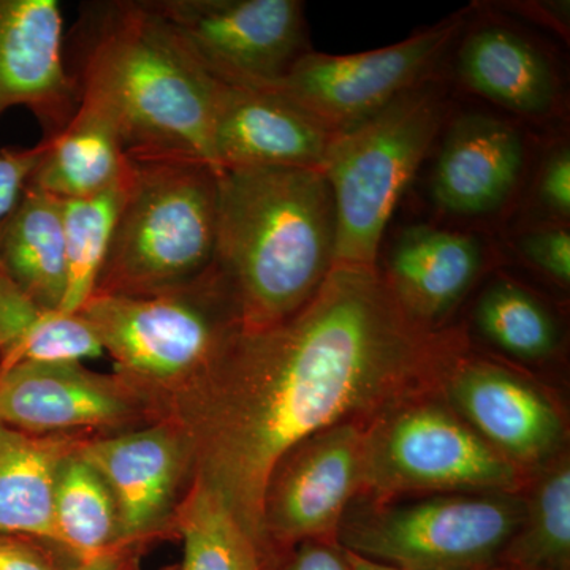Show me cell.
<instances>
[{"instance_id": "obj_1", "label": "cell", "mask_w": 570, "mask_h": 570, "mask_svg": "<svg viewBox=\"0 0 570 570\" xmlns=\"http://www.w3.org/2000/svg\"><path fill=\"white\" fill-rule=\"evenodd\" d=\"M468 340L409 316L377 266L335 265L294 316L232 336L168 412L189 482L223 498L265 558L264 498L276 464L313 434L434 395ZM187 482V483H189Z\"/></svg>"}, {"instance_id": "obj_2", "label": "cell", "mask_w": 570, "mask_h": 570, "mask_svg": "<svg viewBox=\"0 0 570 570\" xmlns=\"http://www.w3.org/2000/svg\"><path fill=\"white\" fill-rule=\"evenodd\" d=\"M63 63L78 102L115 127L129 157L184 154L214 165L220 85L148 0L82 3Z\"/></svg>"}, {"instance_id": "obj_3", "label": "cell", "mask_w": 570, "mask_h": 570, "mask_svg": "<svg viewBox=\"0 0 570 570\" xmlns=\"http://www.w3.org/2000/svg\"><path fill=\"white\" fill-rule=\"evenodd\" d=\"M335 255V200L321 170L219 168L208 273L243 330L294 316L324 284Z\"/></svg>"}, {"instance_id": "obj_4", "label": "cell", "mask_w": 570, "mask_h": 570, "mask_svg": "<svg viewBox=\"0 0 570 570\" xmlns=\"http://www.w3.org/2000/svg\"><path fill=\"white\" fill-rule=\"evenodd\" d=\"M217 175L184 154L135 157L94 294H168L200 279L216 246Z\"/></svg>"}, {"instance_id": "obj_5", "label": "cell", "mask_w": 570, "mask_h": 570, "mask_svg": "<svg viewBox=\"0 0 570 570\" xmlns=\"http://www.w3.org/2000/svg\"><path fill=\"white\" fill-rule=\"evenodd\" d=\"M77 314L115 360L116 376L145 397L159 420L209 373L242 328L208 273L168 294H92Z\"/></svg>"}, {"instance_id": "obj_6", "label": "cell", "mask_w": 570, "mask_h": 570, "mask_svg": "<svg viewBox=\"0 0 570 570\" xmlns=\"http://www.w3.org/2000/svg\"><path fill=\"white\" fill-rule=\"evenodd\" d=\"M450 119L436 78L333 135L322 174L336 209L335 265L377 266L385 228Z\"/></svg>"}, {"instance_id": "obj_7", "label": "cell", "mask_w": 570, "mask_h": 570, "mask_svg": "<svg viewBox=\"0 0 570 570\" xmlns=\"http://www.w3.org/2000/svg\"><path fill=\"white\" fill-rule=\"evenodd\" d=\"M524 499L482 493L436 497L403 505L347 509L341 547L403 570H489L520 530Z\"/></svg>"}, {"instance_id": "obj_8", "label": "cell", "mask_w": 570, "mask_h": 570, "mask_svg": "<svg viewBox=\"0 0 570 570\" xmlns=\"http://www.w3.org/2000/svg\"><path fill=\"white\" fill-rule=\"evenodd\" d=\"M523 478L433 395L390 407L365 428L363 490L381 501L434 490L519 494Z\"/></svg>"}, {"instance_id": "obj_9", "label": "cell", "mask_w": 570, "mask_h": 570, "mask_svg": "<svg viewBox=\"0 0 570 570\" xmlns=\"http://www.w3.org/2000/svg\"><path fill=\"white\" fill-rule=\"evenodd\" d=\"M466 28V11L423 29L400 43L356 55L311 50L272 88L316 119L330 134L346 130L401 94L436 78L450 47Z\"/></svg>"}, {"instance_id": "obj_10", "label": "cell", "mask_w": 570, "mask_h": 570, "mask_svg": "<svg viewBox=\"0 0 570 570\" xmlns=\"http://www.w3.org/2000/svg\"><path fill=\"white\" fill-rule=\"evenodd\" d=\"M206 73L232 88L266 89L311 51L299 0H148Z\"/></svg>"}, {"instance_id": "obj_11", "label": "cell", "mask_w": 570, "mask_h": 570, "mask_svg": "<svg viewBox=\"0 0 570 570\" xmlns=\"http://www.w3.org/2000/svg\"><path fill=\"white\" fill-rule=\"evenodd\" d=\"M365 423L344 422L296 444L276 464L264 498L266 568L285 547L336 538L363 490Z\"/></svg>"}, {"instance_id": "obj_12", "label": "cell", "mask_w": 570, "mask_h": 570, "mask_svg": "<svg viewBox=\"0 0 570 570\" xmlns=\"http://www.w3.org/2000/svg\"><path fill=\"white\" fill-rule=\"evenodd\" d=\"M0 422L45 436L119 433L160 420L121 377L61 360L0 370Z\"/></svg>"}, {"instance_id": "obj_13", "label": "cell", "mask_w": 570, "mask_h": 570, "mask_svg": "<svg viewBox=\"0 0 570 570\" xmlns=\"http://www.w3.org/2000/svg\"><path fill=\"white\" fill-rule=\"evenodd\" d=\"M78 455L97 469L115 498L122 546L142 547L175 531V510L190 475L189 444L181 428L160 420L97 434Z\"/></svg>"}, {"instance_id": "obj_14", "label": "cell", "mask_w": 570, "mask_h": 570, "mask_svg": "<svg viewBox=\"0 0 570 570\" xmlns=\"http://www.w3.org/2000/svg\"><path fill=\"white\" fill-rule=\"evenodd\" d=\"M442 390L468 425L517 466L549 460L560 449L564 425L549 397L504 367L469 355V346Z\"/></svg>"}, {"instance_id": "obj_15", "label": "cell", "mask_w": 570, "mask_h": 570, "mask_svg": "<svg viewBox=\"0 0 570 570\" xmlns=\"http://www.w3.org/2000/svg\"><path fill=\"white\" fill-rule=\"evenodd\" d=\"M14 107L36 116L43 138L66 129L80 107L56 0H0V118Z\"/></svg>"}, {"instance_id": "obj_16", "label": "cell", "mask_w": 570, "mask_h": 570, "mask_svg": "<svg viewBox=\"0 0 570 570\" xmlns=\"http://www.w3.org/2000/svg\"><path fill=\"white\" fill-rule=\"evenodd\" d=\"M333 134L273 89L220 85L213 124L219 168H314L322 171Z\"/></svg>"}, {"instance_id": "obj_17", "label": "cell", "mask_w": 570, "mask_h": 570, "mask_svg": "<svg viewBox=\"0 0 570 570\" xmlns=\"http://www.w3.org/2000/svg\"><path fill=\"white\" fill-rule=\"evenodd\" d=\"M431 193L445 213L482 217L502 208L521 181L527 145L513 124L468 112L445 124Z\"/></svg>"}, {"instance_id": "obj_18", "label": "cell", "mask_w": 570, "mask_h": 570, "mask_svg": "<svg viewBox=\"0 0 570 570\" xmlns=\"http://www.w3.org/2000/svg\"><path fill=\"white\" fill-rule=\"evenodd\" d=\"M483 262L478 236L412 225L397 236L382 275L409 316L438 330L475 283Z\"/></svg>"}, {"instance_id": "obj_19", "label": "cell", "mask_w": 570, "mask_h": 570, "mask_svg": "<svg viewBox=\"0 0 570 570\" xmlns=\"http://www.w3.org/2000/svg\"><path fill=\"white\" fill-rule=\"evenodd\" d=\"M460 39L456 70L469 91L521 118L543 119L557 111L560 78L534 41L498 22Z\"/></svg>"}, {"instance_id": "obj_20", "label": "cell", "mask_w": 570, "mask_h": 570, "mask_svg": "<svg viewBox=\"0 0 570 570\" xmlns=\"http://www.w3.org/2000/svg\"><path fill=\"white\" fill-rule=\"evenodd\" d=\"M92 436H40L0 422V534L26 535L56 549V478L62 461Z\"/></svg>"}, {"instance_id": "obj_21", "label": "cell", "mask_w": 570, "mask_h": 570, "mask_svg": "<svg viewBox=\"0 0 570 570\" xmlns=\"http://www.w3.org/2000/svg\"><path fill=\"white\" fill-rule=\"evenodd\" d=\"M39 145L40 160L28 186L59 200L94 197L132 175V159L115 127L82 105L66 129Z\"/></svg>"}, {"instance_id": "obj_22", "label": "cell", "mask_w": 570, "mask_h": 570, "mask_svg": "<svg viewBox=\"0 0 570 570\" xmlns=\"http://www.w3.org/2000/svg\"><path fill=\"white\" fill-rule=\"evenodd\" d=\"M0 265L41 306L61 311L67 257L58 198L26 186L13 212L0 224Z\"/></svg>"}, {"instance_id": "obj_23", "label": "cell", "mask_w": 570, "mask_h": 570, "mask_svg": "<svg viewBox=\"0 0 570 570\" xmlns=\"http://www.w3.org/2000/svg\"><path fill=\"white\" fill-rule=\"evenodd\" d=\"M102 354L78 314L41 306L0 272V370L28 362H81Z\"/></svg>"}, {"instance_id": "obj_24", "label": "cell", "mask_w": 570, "mask_h": 570, "mask_svg": "<svg viewBox=\"0 0 570 570\" xmlns=\"http://www.w3.org/2000/svg\"><path fill=\"white\" fill-rule=\"evenodd\" d=\"M78 450L59 468L52 505L56 549L73 564L126 549L115 498L102 475L78 455Z\"/></svg>"}, {"instance_id": "obj_25", "label": "cell", "mask_w": 570, "mask_h": 570, "mask_svg": "<svg viewBox=\"0 0 570 570\" xmlns=\"http://www.w3.org/2000/svg\"><path fill=\"white\" fill-rule=\"evenodd\" d=\"M174 530L184 543L179 570H266L253 535L223 498L202 483H187L175 510Z\"/></svg>"}, {"instance_id": "obj_26", "label": "cell", "mask_w": 570, "mask_h": 570, "mask_svg": "<svg viewBox=\"0 0 570 570\" xmlns=\"http://www.w3.org/2000/svg\"><path fill=\"white\" fill-rule=\"evenodd\" d=\"M502 558L515 570H569L570 466L561 455L543 468L524 499L520 530Z\"/></svg>"}, {"instance_id": "obj_27", "label": "cell", "mask_w": 570, "mask_h": 570, "mask_svg": "<svg viewBox=\"0 0 570 570\" xmlns=\"http://www.w3.org/2000/svg\"><path fill=\"white\" fill-rule=\"evenodd\" d=\"M127 184L129 181L94 197L77 200L58 198L67 257V292L61 306L63 314H77L96 292L126 198Z\"/></svg>"}, {"instance_id": "obj_28", "label": "cell", "mask_w": 570, "mask_h": 570, "mask_svg": "<svg viewBox=\"0 0 570 570\" xmlns=\"http://www.w3.org/2000/svg\"><path fill=\"white\" fill-rule=\"evenodd\" d=\"M480 335L513 358H549L560 343L557 322L531 292L499 279L479 296L474 311Z\"/></svg>"}, {"instance_id": "obj_29", "label": "cell", "mask_w": 570, "mask_h": 570, "mask_svg": "<svg viewBox=\"0 0 570 570\" xmlns=\"http://www.w3.org/2000/svg\"><path fill=\"white\" fill-rule=\"evenodd\" d=\"M521 255L561 285L570 283V235L564 225H543L521 235Z\"/></svg>"}, {"instance_id": "obj_30", "label": "cell", "mask_w": 570, "mask_h": 570, "mask_svg": "<svg viewBox=\"0 0 570 570\" xmlns=\"http://www.w3.org/2000/svg\"><path fill=\"white\" fill-rule=\"evenodd\" d=\"M40 156V145L28 149L3 148L0 151V224L20 202ZM0 272H3L2 265Z\"/></svg>"}, {"instance_id": "obj_31", "label": "cell", "mask_w": 570, "mask_h": 570, "mask_svg": "<svg viewBox=\"0 0 570 570\" xmlns=\"http://www.w3.org/2000/svg\"><path fill=\"white\" fill-rule=\"evenodd\" d=\"M539 202L562 223L570 216V151L568 145L553 149L539 174Z\"/></svg>"}, {"instance_id": "obj_32", "label": "cell", "mask_w": 570, "mask_h": 570, "mask_svg": "<svg viewBox=\"0 0 570 570\" xmlns=\"http://www.w3.org/2000/svg\"><path fill=\"white\" fill-rule=\"evenodd\" d=\"M58 553L41 540L0 534V570H66L59 564Z\"/></svg>"}, {"instance_id": "obj_33", "label": "cell", "mask_w": 570, "mask_h": 570, "mask_svg": "<svg viewBox=\"0 0 570 570\" xmlns=\"http://www.w3.org/2000/svg\"><path fill=\"white\" fill-rule=\"evenodd\" d=\"M279 570H352L343 547L328 540H307Z\"/></svg>"}, {"instance_id": "obj_34", "label": "cell", "mask_w": 570, "mask_h": 570, "mask_svg": "<svg viewBox=\"0 0 570 570\" xmlns=\"http://www.w3.org/2000/svg\"><path fill=\"white\" fill-rule=\"evenodd\" d=\"M142 547H126L94 558L91 561L75 564L69 570H141L140 554Z\"/></svg>"}, {"instance_id": "obj_35", "label": "cell", "mask_w": 570, "mask_h": 570, "mask_svg": "<svg viewBox=\"0 0 570 570\" xmlns=\"http://www.w3.org/2000/svg\"><path fill=\"white\" fill-rule=\"evenodd\" d=\"M346 551L348 564H351L352 570H403L392 568V566L381 564V562L366 560V558L358 557V554L351 553V551Z\"/></svg>"}]
</instances>
